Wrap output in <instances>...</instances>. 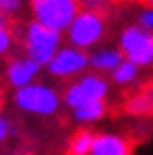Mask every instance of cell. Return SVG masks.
Here are the masks:
<instances>
[{"mask_svg":"<svg viewBox=\"0 0 153 155\" xmlns=\"http://www.w3.org/2000/svg\"><path fill=\"white\" fill-rule=\"evenodd\" d=\"M13 105L24 111V114H31V116H42V118H48V116H55L61 107V94L48 83H31L26 87H20L15 90L13 94Z\"/></svg>","mask_w":153,"mask_h":155,"instance_id":"cell-1","label":"cell"},{"mask_svg":"<svg viewBox=\"0 0 153 155\" xmlns=\"http://www.w3.org/2000/svg\"><path fill=\"white\" fill-rule=\"evenodd\" d=\"M105 28H107V24H105V18L101 11L79 9V13L75 15V20L66 28L64 39H66V44L88 53V50H92L105 37Z\"/></svg>","mask_w":153,"mask_h":155,"instance_id":"cell-2","label":"cell"},{"mask_svg":"<svg viewBox=\"0 0 153 155\" xmlns=\"http://www.w3.org/2000/svg\"><path fill=\"white\" fill-rule=\"evenodd\" d=\"M61 44H64V35L57 33V31L35 22V20H31V22L24 24V31H22L24 55L31 57L35 64H39L42 68L53 59V55L59 50Z\"/></svg>","mask_w":153,"mask_h":155,"instance_id":"cell-3","label":"cell"},{"mask_svg":"<svg viewBox=\"0 0 153 155\" xmlns=\"http://www.w3.org/2000/svg\"><path fill=\"white\" fill-rule=\"evenodd\" d=\"M109 94V81L98 74V72H83L75 81H70L66 92L61 94V103L66 107L75 109L88 103H98L105 101Z\"/></svg>","mask_w":153,"mask_h":155,"instance_id":"cell-4","label":"cell"},{"mask_svg":"<svg viewBox=\"0 0 153 155\" xmlns=\"http://www.w3.org/2000/svg\"><path fill=\"white\" fill-rule=\"evenodd\" d=\"M28 9L35 22L64 35L81 7L77 0H28Z\"/></svg>","mask_w":153,"mask_h":155,"instance_id":"cell-5","label":"cell"},{"mask_svg":"<svg viewBox=\"0 0 153 155\" xmlns=\"http://www.w3.org/2000/svg\"><path fill=\"white\" fill-rule=\"evenodd\" d=\"M118 48L125 59L140 68L153 66V33L138 24H129L118 35Z\"/></svg>","mask_w":153,"mask_h":155,"instance_id":"cell-6","label":"cell"},{"mask_svg":"<svg viewBox=\"0 0 153 155\" xmlns=\"http://www.w3.org/2000/svg\"><path fill=\"white\" fill-rule=\"evenodd\" d=\"M46 72L55 79H77L79 74L88 72L90 61L88 53L81 48H75L70 44H61L59 50L53 55V59L44 66Z\"/></svg>","mask_w":153,"mask_h":155,"instance_id":"cell-7","label":"cell"},{"mask_svg":"<svg viewBox=\"0 0 153 155\" xmlns=\"http://www.w3.org/2000/svg\"><path fill=\"white\" fill-rule=\"evenodd\" d=\"M39 72H42V66L35 64L31 57L26 55H15L7 61V68H5V79L7 83L11 85L13 90L20 87H26L31 83H35Z\"/></svg>","mask_w":153,"mask_h":155,"instance_id":"cell-8","label":"cell"},{"mask_svg":"<svg viewBox=\"0 0 153 155\" xmlns=\"http://www.w3.org/2000/svg\"><path fill=\"white\" fill-rule=\"evenodd\" d=\"M90 155H131V144L118 133H94Z\"/></svg>","mask_w":153,"mask_h":155,"instance_id":"cell-9","label":"cell"},{"mask_svg":"<svg viewBox=\"0 0 153 155\" xmlns=\"http://www.w3.org/2000/svg\"><path fill=\"white\" fill-rule=\"evenodd\" d=\"M125 59L120 53L118 46H103V48H94L92 53L88 55V61H90V68L98 72L103 77H109L111 72L116 70V66Z\"/></svg>","mask_w":153,"mask_h":155,"instance_id":"cell-10","label":"cell"},{"mask_svg":"<svg viewBox=\"0 0 153 155\" xmlns=\"http://www.w3.org/2000/svg\"><path fill=\"white\" fill-rule=\"evenodd\" d=\"M125 109H127L129 116H138V118L153 116V85L140 87L136 94L127 101Z\"/></svg>","mask_w":153,"mask_h":155,"instance_id":"cell-11","label":"cell"},{"mask_svg":"<svg viewBox=\"0 0 153 155\" xmlns=\"http://www.w3.org/2000/svg\"><path fill=\"white\" fill-rule=\"evenodd\" d=\"M109 77H111V83H114V85H118V87H129V85H134L136 81H138V77H140V66H136L134 61H129V59H122Z\"/></svg>","mask_w":153,"mask_h":155,"instance_id":"cell-12","label":"cell"},{"mask_svg":"<svg viewBox=\"0 0 153 155\" xmlns=\"http://www.w3.org/2000/svg\"><path fill=\"white\" fill-rule=\"evenodd\" d=\"M107 114V107H105V101H98V103H88V105H81V107H75L72 109V118L81 125H94L98 122Z\"/></svg>","mask_w":153,"mask_h":155,"instance_id":"cell-13","label":"cell"},{"mask_svg":"<svg viewBox=\"0 0 153 155\" xmlns=\"http://www.w3.org/2000/svg\"><path fill=\"white\" fill-rule=\"evenodd\" d=\"M92 142H94V131L81 129V131H77L75 136L68 140L66 155H90Z\"/></svg>","mask_w":153,"mask_h":155,"instance_id":"cell-14","label":"cell"},{"mask_svg":"<svg viewBox=\"0 0 153 155\" xmlns=\"http://www.w3.org/2000/svg\"><path fill=\"white\" fill-rule=\"evenodd\" d=\"M13 44H15L13 31H11V28H5V31H0V57H7L9 53H11Z\"/></svg>","mask_w":153,"mask_h":155,"instance_id":"cell-15","label":"cell"},{"mask_svg":"<svg viewBox=\"0 0 153 155\" xmlns=\"http://www.w3.org/2000/svg\"><path fill=\"white\" fill-rule=\"evenodd\" d=\"M138 26H142V28H145V31H151V33H153V7H142L140 9V11H138Z\"/></svg>","mask_w":153,"mask_h":155,"instance_id":"cell-16","label":"cell"},{"mask_svg":"<svg viewBox=\"0 0 153 155\" xmlns=\"http://www.w3.org/2000/svg\"><path fill=\"white\" fill-rule=\"evenodd\" d=\"M24 0H0V13L5 15H15L22 9Z\"/></svg>","mask_w":153,"mask_h":155,"instance_id":"cell-17","label":"cell"},{"mask_svg":"<svg viewBox=\"0 0 153 155\" xmlns=\"http://www.w3.org/2000/svg\"><path fill=\"white\" fill-rule=\"evenodd\" d=\"M111 2V0H77L81 9H94V11H103V9Z\"/></svg>","mask_w":153,"mask_h":155,"instance_id":"cell-18","label":"cell"},{"mask_svg":"<svg viewBox=\"0 0 153 155\" xmlns=\"http://www.w3.org/2000/svg\"><path fill=\"white\" fill-rule=\"evenodd\" d=\"M9 136H11V120L0 114V144H2Z\"/></svg>","mask_w":153,"mask_h":155,"instance_id":"cell-19","label":"cell"},{"mask_svg":"<svg viewBox=\"0 0 153 155\" xmlns=\"http://www.w3.org/2000/svg\"><path fill=\"white\" fill-rule=\"evenodd\" d=\"M5 28H11V15L0 13V31H5Z\"/></svg>","mask_w":153,"mask_h":155,"instance_id":"cell-20","label":"cell"},{"mask_svg":"<svg viewBox=\"0 0 153 155\" xmlns=\"http://www.w3.org/2000/svg\"><path fill=\"white\" fill-rule=\"evenodd\" d=\"M142 5H147V7H153V0H140Z\"/></svg>","mask_w":153,"mask_h":155,"instance_id":"cell-21","label":"cell"}]
</instances>
